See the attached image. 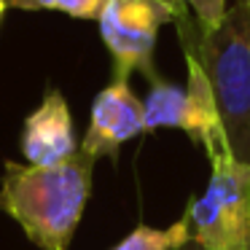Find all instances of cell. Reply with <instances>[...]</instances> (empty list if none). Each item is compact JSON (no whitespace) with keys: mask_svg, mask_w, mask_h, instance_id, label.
<instances>
[{"mask_svg":"<svg viewBox=\"0 0 250 250\" xmlns=\"http://www.w3.org/2000/svg\"><path fill=\"white\" fill-rule=\"evenodd\" d=\"M92 169L94 159L81 148L57 167L8 159L0 180V212L14 218L41 250H67L92 194Z\"/></svg>","mask_w":250,"mask_h":250,"instance_id":"obj_1","label":"cell"},{"mask_svg":"<svg viewBox=\"0 0 250 250\" xmlns=\"http://www.w3.org/2000/svg\"><path fill=\"white\" fill-rule=\"evenodd\" d=\"M183 51L202 65L218 105L229 151L250 164V0H234L215 30H202L194 14L178 19Z\"/></svg>","mask_w":250,"mask_h":250,"instance_id":"obj_2","label":"cell"},{"mask_svg":"<svg viewBox=\"0 0 250 250\" xmlns=\"http://www.w3.org/2000/svg\"><path fill=\"white\" fill-rule=\"evenodd\" d=\"M191 242L202 250H250V164L231 151L210 156V180L183 212Z\"/></svg>","mask_w":250,"mask_h":250,"instance_id":"obj_3","label":"cell"},{"mask_svg":"<svg viewBox=\"0 0 250 250\" xmlns=\"http://www.w3.org/2000/svg\"><path fill=\"white\" fill-rule=\"evenodd\" d=\"M188 67V86L178 89L175 83L153 81L148 92L143 110H146V132L153 129H183L196 146L205 148L207 159L221 151H229L226 132H223L218 105L212 97L210 81H207L202 65L194 57L186 54Z\"/></svg>","mask_w":250,"mask_h":250,"instance_id":"obj_4","label":"cell"},{"mask_svg":"<svg viewBox=\"0 0 250 250\" xmlns=\"http://www.w3.org/2000/svg\"><path fill=\"white\" fill-rule=\"evenodd\" d=\"M167 22H178V11L162 0H108L100 35L113 57V81H129V73L140 70L159 81L153 70V49L159 30Z\"/></svg>","mask_w":250,"mask_h":250,"instance_id":"obj_5","label":"cell"},{"mask_svg":"<svg viewBox=\"0 0 250 250\" xmlns=\"http://www.w3.org/2000/svg\"><path fill=\"white\" fill-rule=\"evenodd\" d=\"M143 132H146L143 100L132 92L129 81H113L94 97L89 129L78 148L92 159H116L121 146Z\"/></svg>","mask_w":250,"mask_h":250,"instance_id":"obj_6","label":"cell"},{"mask_svg":"<svg viewBox=\"0 0 250 250\" xmlns=\"http://www.w3.org/2000/svg\"><path fill=\"white\" fill-rule=\"evenodd\" d=\"M22 153L35 167H57L78 153L73 119L60 89H49L43 103L24 119Z\"/></svg>","mask_w":250,"mask_h":250,"instance_id":"obj_7","label":"cell"},{"mask_svg":"<svg viewBox=\"0 0 250 250\" xmlns=\"http://www.w3.org/2000/svg\"><path fill=\"white\" fill-rule=\"evenodd\" d=\"M191 239L188 223L186 218L175 221L167 229H153V226H137L116 245L113 250H178L180 245H186Z\"/></svg>","mask_w":250,"mask_h":250,"instance_id":"obj_8","label":"cell"},{"mask_svg":"<svg viewBox=\"0 0 250 250\" xmlns=\"http://www.w3.org/2000/svg\"><path fill=\"white\" fill-rule=\"evenodd\" d=\"M8 8L17 11H60L73 19L100 22L108 8V0H8Z\"/></svg>","mask_w":250,"mask_h":250,"instance_id":"obj_9","label":"cell"},{"mask_svg":"<svg viewBox=\"0 0 250 250\" xmlns=\"http://www.w3.org/2000/svg\"><path fill=\"white\" fill-rule=\"evenodd\" d=\"M180 3L194 14L196 24H199L202 30H215L229 11L226 0H180Z\"/></svg>","mask_w":250,"mask_h":250,"instance_id":"obj_10","label":"cell"},{"mask_svg":"<svg viewBox=\"0 0 250 250\" xmlns=\"http://www.w3.org/2000/svg\"><path fill=\"white\" fill-rule=\"evenodd\" d=\"M162 3H167V6H172V8H175V11H178V19H183V17H186V14H191V11H188V8H186V6H183V3H180V0H162Z\"/></svg>","mask_w":250,"mask_h":250,"instance_id":"obj_11","label":"cell"},{"mask_svg":"<svg viewBox=\"0 0 250 250\" xmlns=\"http://www.w3.org/2000/svg\"><path fill=\"white\" fill-rule=\"evenodd\" d=\"M178 250H202V248H199L196 242H191V239H188V242H186V245H180Z\"/></svg>","mask_w":250,"mask_h":250,"instance_id":"obj_12","label":"cell"},{"mask_svg":"<svg viewBox=\"0 0 250 250\" xmlns=\"http://www.w3.org/2000/svg\"><path fill=\"white\" fill-rule=\"evenodd\" d=\"M6 8H8V0H0V19H3V14H6Z\"/></svg>","mask_w":250,"mask_h":250,"instance_id":"obj_13","label":"cell"}]
</instances>
